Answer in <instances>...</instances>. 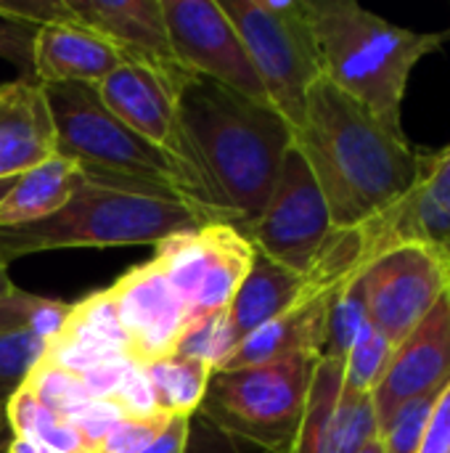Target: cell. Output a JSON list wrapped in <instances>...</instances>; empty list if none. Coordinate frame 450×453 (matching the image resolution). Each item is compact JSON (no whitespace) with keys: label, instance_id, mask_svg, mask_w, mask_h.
Listing matches in <instances>:
<instances>
[{"label":"cell","instance_id":"1","mask_svg":"<svg viewBox=\"0 0 450 453\" xmlns=\"http://www.w3.org/2000/svg\"><path fill=\"white\" fill-rule=\"evenodd\" d=\"M334 228H358L403 199L427 167L403 133L390 130L366 106L321 77L294 130Z\"/></svg>","mask_w":450,"mask_h":453},{"label":"cell","instance_id":"2","mask_svg":"<svg viewBox=\"0 0 450 453\" xmlns=\"http://www.w3.org/2000/svg\"><path fill=\"white\" fill-rule=\"evenodd\" d=\"M178 111L220 210L247 234L294 146L292 125L273 106L247 101L199 74L178 93Z\"/></svg>","mask_w":450,"mask_h":453},{"label":"cell","instance_id":"3","mask_svg":"<svg viewBox=\"0 0 450 453\" xmlns=\"http://www.w3.org/2000/svg\"><path fill=\"white\" fill-rule=\"evenodd\" d=\"M324 77L366 106L390 130H400V109L416 64L440 50L446 32H414L390 24L355 0H308Z\"/></svg>","mask_w":450,"mask_h":453},{"label":"cell","instance_id":"4","mask_svg":"<svg viewBox=\"0 0 450 453\" xmlns=\"http://www.w3.org/2000/svg\"><path fill=\"white\" fill-rule=\"evenodd\" d=\"M42 93L53 119L56 154L74 162L88 183L178 199L212 218L175 165L106 109L95 85H42Z\"/></svg>","mask_w":450,"mask_h":453},{"label":"cell","instance_id":"5","mask_svg":"<svg viewBox=\"0 0 450 453\" xmlns=\"http://www.w3.org/2000/svg\"><path fill=\"white\" fill-rule=\"evenodd\" d=\"M207 223L220 220L178 199L85 183L56 215L16 228H0V255L11 265L16 257L53 250L159 244Z\"/></svg>","mask_w":450,"mask_h":453},{"label":"cell","instance_id":"6","mask_svg":"<svg viewBox=\"0 0 450 453\" xmlns=\"http://www.w3.org/2000/svg\"><path fill=\"white\" fill-rule=\"evenodd\" d=\"M316 361V356H292L215 372L199 414L231 438L268 453H292Z\"/></svg>","mask_w":450,"mask_h":453},{"label":"cell","instance_id":"7","mask_svg":"<svg viewBox=\"0 0 450 453\" xmlns=\"http://www.w3.org/2000/svg\"><path fill=\"white\" fill-rule=\"evenodd\" d=\"M239 32L271 106L297 130L308 93L324 77L308 0H217Z\"/></svg>","mask_w":450,"mask_h":453},{"label":"cell","instance_id":"8","mask_svg":"<svg viewBox=\"0 0 450 453\" xmlns=\"http://www.w3.org/2000/svg\"><path fill=\"white\" fill-rule=\"evenodd\" d=\"M255 247L231 223H207L156 244L154 265L178 292L186 308V329L228 311L239 292Z\"/></svg>","mask_w":450,"mask_h":453},{"label":"cell","instance_id":"9","mask_svg":"<svg viewBox=\"0 0 450 453\" xmlns=\"http://www.w3.org/2000/svg\"><path fill=\"white\" fill-rule=\"evenodd\" d=\"M98 96L117 119H122L133 133L151 143L170 165H175V170L186 178V183L194 188L202 207L212 218L231 223L228 215L220 210L202 173L196 151L183 130L175 88H170L159 74L125 61L98 85Z\"/></svg>","mask_w":450,"mask_h":453},{"label":"cell","instance_id":"10","mask_svg":"<svg viewBox=\"0 0 450 453\" xmlns=\"http://www.w3.org/2000/svg\"><path fill=\"white\" fill-rule=\"evenodd\" d=\"M358 279L371 326L395 348L450 292V255L427 244H400L371 260Z\"/></svg>","mask_w":450,"mask_h":453},{"label":"cell","instance_id":"11","mask_svg":"<svg viewBox=\"0 0 450 453\" xmlns=\"http://www.w3.org/2000/svg\"><path fill=\"white\" fill-rule=\"evenodd\" d=\"M332 234L334 226L326 199L305 157L292 146L265 210L244 236L260 255L308 276Z\"/></svg>","mask_w":450,"mask_h":453},{"label":"cell","instance_id":"12","mask_svg":"<svg viewBox=\"0 0 450 453\" xmlns=\"http://www.w3.org/2000/svg\"><path fill=\"white\" fill-rule=\"evenodd\" d=\"M162 13L186 72L207 77L247 101L271 106L257 69L217 0H162Z\"/></svg>","mask_w":450,"mask_h":453},{"label":"cell","instance_id":"13","mask_svg":"<svg viewBox=\"0 0 450 453\" xmlns=\"http://www.w3.org/2000/svg\"><path fill=\"white\" fill-rule=\"evenodd\" d=\"M66 8L74 21L106 37L122 61L159 74L178 93L194 77L175 56L162 0H66Z\"/></svg>","mask_w":450,"mask_h":453},{"label":"cell","instance_id":"14","mask_svg":"<svg viewBox=\"0 0 450 453\" xmlns=\"http://www.w3.org/2000/svg\"><path fill=\"white\" fill-rule=\"evenodd\" d=\"M379 438L371 395L345 385L342 361L321 356L292 453H358Z\"/></svg>","mask_w":450,"mask_h":453},{"label":"cell","instance_id":"15","mask_svg":"<svg viewBox=\"0 0 450 453\" xmlns=\"http://www.w3.org/2000/svg\"><path fill=\"white\" fill-rule=\"evenodd\" d=\"M109 295L135 366L143 369L164 356H172L186 332V308L154 260L119 276L109 287Z\"/></svg>","mask_w":450,"mask_h":453},{"label":"cell","instance_id":"16","mask_svg":"<svg viewBox=\"0 0 450 453\" xmlns=\"http://www.w3.org/2000/svg\"><path fill=\"white\" fill-rule=\"evenodd\" d=\"M358 228L369 263L400 244H427L450 255V146L427 154V167L414 188Z\"/></svg>","mask_w":450,"mask_h":453},{"label":"cell","instance_id":"17","mask_svg":"<svg viewBox=\"0 0 450 453\" xmlns=\"http://www.w3.org/2000/svg\"><path fill=\"white\" fill-rule=\"evenodd\" d=\"M450 382V292L430 316L395 345L387 372L371 393L379 427L419 395L440 393Z\"/></svg>","mask_w":450,"mask_h":453},{"label":"cell","instance_id":"18","mask_svg":"<svg viewBox=\"0 0 450 453\" xmlns=\"http://www.w3.org/2000/svg\"><path fill=\"white\" fill-rule=\"evenodd\" d=\"M42 361L61 366L77 377L114 364H133L127 353V337L117 319L109 289L69 305V313L45 345Z\"/></svg>","mask_w":450,"mask_h":453},{"label":"cell","instance_id":"19","mask_svg":"<svg viewBox=\"0 0 450 453\" xmlns=\"http://www.w3.org/2000/svg\"><path fill=\"white\" fill-rule=\"evenodd\" d=\"M119 50L80 21H58L37 29L32 69L37 85H101L122 66Z\"/></svg>","mask_w":450,"mask_h":453},{"label":"cell","instance_id":"20","mask_svg":"<svg viewBox=\"0 0 450 453\" xmlns=\"http://www.w3.org/2000/svg\"><path fill=\"white\" fill-rule=\"evenodd\" d=\"M56 157V133L42 85L13 80L0 85V180L19 178Z\"/></svg>","mask_w":450,"mask_h":453},{"label":"cell","instance_id":"21","mask_svg":"<svg viewBox=\"0 0 450 453\" xmlns=\"http://www.w3.org/2000/svg\"><path fill=\"white\" fill-rule=\"evenodd\" d=\"M334 292L318 295L310 300L297 303L278 319L268 321L249 337H244L228 358L220 364L217 372L244 369V366H260L273 364L292 356H324L326 348V324H329V305Z\"/></svg>","mask_w":450,"mask_h":453},{"label":"cell","instance_id":"22","mask_svg":"<svg viewBox=\"0 0 450 453\" xmlns=\"http://www.w3.org/2000/svg\"><path fill=\"white\" fill-rule=\"evenodd\" d=\"M318 295H329V292H316L305 276L273 263L271 257H265L255 250L252 265L225 311L233 348L244 337H249L252 332L265 326L268 321H273L281 313H286L289 308H294L297 303L318 297Z\"/></svg>","mask_w":450,"mask_h":453},{"label":"cell","instance_id":"23","mask_svg":"<svg viewBox=\"0 0 450 453\" xmlns=\"http://www.w3.org/2000/svg\"><path fill=\"white\" fill-rule=\"evenodd\" d=\"M88 183L82 170L66 157H50L37 167L13 178V186L0 199V228H16L45 220L72 202Z\"/></svg>","mask_w":450,"mask_h":453},{"label":"cell","instance_id":"24","mask_svg":"<svg viewBox=\"0 0 450 453\" xmlns=\"http://www.w3.org/2000/svg\"><path fill=\"white\" fill-rule=\"evenodd\" d=\"M143 372L151 385L156 411L167 417H186V419L199 414L215 374L210 364L178 353L143 366Z\"/></svg>","mask_w":450,"mask_h":453},{"label":"cell","instance_id":"25","mask_svg":"<svg viewBox=\"0 0 450 453\" xmlns=\"http://www.w3.org/2000/svg\"><path fill=\"white\" fill-rule=\"evenodd\" d=\"M5 419L16 438L34 441L48 453H88V446L74 425L42 406L27 388H19L16 395L5 403Z\"/></svg>","mask_w":450,"mask_h":453},{"label":"cell","instance_id":"26","mask_svg":"<svg viewBox=\"0 0 450 453\" xmlns=\"http://www.w3.org/2000/svg\"><path fill=\"white\" fill-rule=\"evenodd\" d=\"M369 313H366V300H363V287L361 279H350L342 284L329 305V324H326V348L324 356L332 358H345L355 337L369 326Z\"/></svg>","mask_w":450,"mask_h":453},{"label":"cell","instance_id":"27","mask_svg":"<svg viewBox=\"0 0 450 453\" xmlns=\"http://www.w3.org/2000/svg\"><path fill=\"white\" fill-rule=\"evenodd\" d=\"M393 342L377 332L371 324L355 337V342L350 345L347 356L342 358V372H345V385L353 388L355 393L371 395L377 390V385L382 382L387 364L393 358Z\"/></svg>","mask_w":450,"mask_h":453},{"label":"cell","instance_id":"28","mask_svg":"<svg viewBox=\"0 0 450 453\" xmlns=\"http://www.w3.org/2000/svg\"><path fill=\"white\" fill-rule=\"evenodd\" d=\"M21 388H27L42 406H48L50 411H56L66 419L93 401L85 382L77 374H72L61 366H53L48 361H40L29 372V377L24 380Z\"/></svg>","mask_w":450,"mask_h":453},{"label":"cell","instance_id":"29","mask_svg":"<svg viewBox=\"0 0 450 453\" xmlns=\"http://www.w3.org/2000/svg\"><path fill=\"white\" fill-rule=\"evenodd\" d=\"M45 340L32 329H13L0 334V406H5L24 385L29 372L45 356Z\"/></svg>","mask_w":450,"mask_h":453},{"label":"cell","instance_id":"30","mask_svg":"<svg viewBox=\"0 0 450 453\" xmlns=\"http://www.w3.org/2000/svg\"><path fill=\"white\" fill-rule=\"evenodd\" d=\"M438 395L440 393H430V395L406 401L379 427V443H382L385 453H419L424 430H427V419H430V411H432Z\"/></svg>","mask_w":450,"mask_h":453},{"label":"cell","instance_id":"31","mask_svg":"<svg viewBox=\"0 0 450 453\" xmlns=\"http://www.w3.org/2000/svg\"><path fill=\"white\" fill-rule=\"evenodd\" d=\"M231 350H233V337H231L228 319H225V311H223V313H215L210 319H202V321L191 324L183 332V337L178 340L172 353L199 358V361L210 364L217 372Z\"/></svg>","mask_w":450,"mask_h":453},{"label":"cell","instance_id":"32","mask_svg":"<svg viewBox=\"0 0 450 453\" xmlns=\"http://www.w3.org/2000/svg\"><path fill=\"white\" fill-rule=\"evenodd\" d=\"M167 422L170 417L162 411L151 417H122L90 453H138L167 427Z\"/></svg>","mask_w":450,"mask_h":453},{"label":"cell","instance_id":"33","mask_svg":"<svg viewBox=\"0 0 450 453\" xmlns=\"http://www.w3.org/2000/svg\"><path fill=\"white\" fill-rule=\"evenodd\" d=\"M34 37H37L34 24L0 13V58L16 66L19 80H29V82H34V69H32Z\"/></svg>","mask_w":450,"mask_h":453},{"label":"cell","instance_id":"34","mask_svg":"<svg viewBox=\"0 0 450 453\" xmlns=\"http://www.w3.org/2000/svg\"><path fill=\"white\" fill-rule=\"evenodd\" d=\"M109 401L122 411V417H151V414H156V401H154L151 385L146 380V372L141 366H127V372L117 382Z\"/></svg>","mask_w":450,"mask_h":453},{"label":"cell","instance_id":"35","mask_svg":"<svg viewBox=\"0 0 450 453\" xmlns=\"http://www.w3.org/2000/svg\"><path fill=\"white\" fill-rule=\"evenodd\" d=\"M0 13L34 24L37 29L74 19L66 8V0H0Z\"/></svg>","mask_w":450,"mask_h":453},{"label":"cell","instance_id":"36","mask_svg":"<svg viewBox=\"0 0 450 453\" xmlns=\"http://www.w3.org/2000/svg\"><path fill=\"white\" fill-rule=\"evenodd\" d=\"M45 300L48 297H37L21 289H16L11 297H3L0 300V334L13 332V329H32V321L37 311L45 305Z\"/></svg>","mask_w":450,"mask_h":453},{"label":"cell","instance_id":"37","mask_svg":"<svg viewBox=\"0 0 450 453\" xmlns=\"http://www.w3.org/2000/svg\"><path fill=\"white\" fill-rule=\"evenodd\" d=\"M419 453H450V382L440 390L430 411Z\"/></svg>","mask_w":450,"mask_h":453},{"label":"cell","instance_id":"38","mask_svg":"<svg viewBox=\"0 0 450 453\" xmlns=\"http://www.w3.org/2000/svg\"><path fill=\"white\" fill-rule=\"evenodd\" d=\"M191 443V419L170 417L167 427L138 453H188Z\"/></svg>","mask_w":450,"mask_h":453},{"label":"cell","instance_id":"39","mask_svg":"<svg viewBox=\"0 0 450 453\" xmlns=\"http://www.w3.org/2000/svg\"><path fill=\"white\" fill-rule=\"evenodd\" d=\"M8 453H48L42 446H37L34 441H27V438H11L8 443Z\"/></svg>","mask_w":450,"mask_h":453},{"label":"cell","instance_id":"40","mask_svg":"<svg viewBox=\"0 0 450 453\" xmlns=\"http://www.w3.org/2000/svg\"><path fill=\"white\" fill-rule=\"evenodd\" d=\"M16 292V287H13V281H11V276H8V263H5V257L0 255V300L3 297H11Z\"/></svg>","mask_w":450,"mask_h":453},{"label":"cell","instance_id":"41","mask_svg":"<svg viewBox=\"0 0 450 453\" xmlns=\"http://www.w3.org/2000/svg\"><path fill=\"white\" fill-rule=\"evenodd\" d=\"M11 438H13L11 427H8L5 433H0V453H8V443H11Z\"/></svg>","mask_w":450,"mask_h":453},{"label":"cell","instance_id":"42","mask_svg":"<svg viewBox=\"0 0 450 453\" xmlns=\"http://www.w3.org/2000/svg\"><path fill=\"white\" fill-rule=\"evenodd\" d=\"M358 453H385V449H382V443H379V438H377V441H371L369 446H363Z\"/></svg>","mask_w":450,"mask_h":453},{"label":"cell","instance_id":"43","mask_svg":"<svg viewBox=\"0 0 450 453\" xmlns=\"http://www.w3.org/2000/svg\"><path fill=\"white\" fill-rule=\"evenodd\" d=\"M11 186H13V178H8V180H0V199L8 194V188H11Z\"/></svg>","mask_w":450,"mask_h":453},{"label":"cell","instance_id":"44","mask_svg":"<svg viewBox=\"0 0 450 453\" xmlns=\"http://www.w3.org/2000/svg\"><path fill=\"white\" fill-rule=\"evenodd\" d=\"M8 430V419H5V406H0V433Z\"/></svg>","mask_w":450,"mask_h":453}]
</instances>
